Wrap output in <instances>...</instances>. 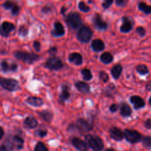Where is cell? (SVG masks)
<instances>
[{"label": "cell", "instance_id": "obj_1", "mask_svg": "<svg viewBox=\"0 0 151 151\" xmlns=\"http://www.w3.org/2000/svg\"><path fill=\"white\" fill-rule=\"evenodd\" d=\"M86 141L88 146L94 151H100L104 147L103 140L97 136L88 134L86 137Z\"/></svg>", "mask_w": 151, "mask_h": 151}, {"label": "cell", "instance_id": "obj_2", "mask_svg": "<svg viewBox=\"0 0 151 151\" xmlns=\"http://www.w3.org/2000/svg\"><path fill=\"white\" fill-rule=\"evenodd\" d=\"M14 55L18 60H22L23 62H25L27 63L31 64L33 62L37 61L40 58L39 56L34 53H29L26 52L22 51H16L14 53Z\"/></svg>", "mask_w": 151, "mask_h": 151}, {"label": "cell", "instance_id": "obj_3", "mask_svg": "<svg viewBox=\"0 0 151 151\" xmlns=\"http://www.w3.org/2000/svg\"><path fill=\"white\" fill-rule=\"evenodd\" d=\"M66 22L71 29H77L81 27L82 19L78 13L73 12V13H70L66 16Z\"/></svg>", "mask_w": 151, "mask_h": 151}, {"label": "cell", "instance_id": "obj_4", "mask_svg": "<svg viewBox=\"0 0 151 151\" xmlns=\"http://www.w3.org/2000/svg\"><path fill=\"white\" fill-rule=\"evenodd\" d=\"M0 85L4 89L10 91H16L19 88V84L18 81L11 78H0Z\"/></svg>", "mask_w": 151, "mask_h": 151}, {"label": "cell", "instance_id": "obj_5", "mask_svg": "<svg viewBox=\"0 0 151 151\" xmlns=\"http://www.w3.org/2000/svg\"><path fill=\"white\" fill-rule=\"evenodd\" d=\"M124 137L129 142L134 144L141 141L142 136L138 131H134V130L125 129L124 131Z\"/></svg>", "mask_w": 151, "mask_h": 151}, {"label": "cell", "instance_id": "obj_6", "mask_svg": "<svg viewBox=\"0 0 151 151\" xmlns=\"http://www.w3.org/2000/svg\"><path fill=\"white\" fill-rule=\"evenodd\" d=\"M92 36V31L89 27L83 26L80 29L78 34V38L83 43H87L90 41Z\"/></svg>", "mask_w": 151, "mask_h": 151}, {"label": "cell", "instance_id": "obj_7", "mask_svg": "<svg viewBox=\"0 0 151 151\" xmlns=\"http://www.w3.org/2000/svg\"><path fill=\"white\" fill-rule=\"evenodd\" d=\"M24 146V140L19 136H14L12 137L11 140L7 141V145L6 148H8L9 150H13V148H16L18 150L23 148Z\"/></svg>", "mask_w": 151, "mask_h": 151}, {"label": "cell", "instance_id": "obj_8", "mask_svg": "<svg viewBox=\"0 0 151 151\" xmlns=\"http://www.w3.org/2000/svg\"><path fill=\"white\" fill-rule=\"evenodd\" d=\"M45 66L51 70H58L63 67V63L58 58L50 57L46 61Z\"/></svg>", "mask_w": 151, "mask_h": 151}, {"label": "cell", "instance_id": "obj_9", "mask_svg": "<svg viewBox=\"0 0 151 151\" xmlns=\"http://www.w3.org/2000/svg\"><path fill=\"white\" fill-rule=\"evenodd\" d=\"M93 23L97 29L103 30V29H107L108 24L105 21L103 20L100 14H95V16L93 18Z\"/></svg>", "mask_w": 151, "mask_h": 151}, {"label": "cell", "instance_id": "obj_10", "mask_svg": "<svg viewBox=\"0 0 151 151\" xmlns=\"http://www.w3.org/2000/svg\"><path fill=\"white\" fill-rule=\"evenodd\" d=\"M77 127L82 132H88L93 128L92 125L83 119H79L77 121Z\"/></svg>", "mask_w": 151, "mask_h": 151}, {"label": "cell", "instance_id": "obj_11", "mask_svg": "<svg viewBox=\"0 0 151 151\" xmlns=\"http://www.w3.org/2000/svg\"><path fill=\"white\" fill-rule=\"evenodd\" d=\"M15 26L13 24L8 22H3L1 27L0 28V34L3 36H8L9 33L14 29Z\"/></svg>", "mask_w": 151, "mask_h": 151}, {"label": "cell", "instance_id": "obj_12", "mask_svg": "<svg viewBox=\"0 0 151 151\" xmlns=\"http://www.w3.org/2000/svg\"><path fill=\"white\" fill-rule=\"evenodd\" d=\"M130 101L134 105V107L136 110L142 109V108H144L145 106V100L142 97H139V96H132L130 98Z\"/></svg>", "mask_w": 151, "mask_h": 151}, {"label": "cell", "instance_id": "obj_13", "mask_svg": "<svg viewBox=\"0 0 151 151\" xmlns=\"http://www.w3.org/2000/svg\"><path fill=\"white\" fill-rule=\"evenodd\" d=\"M72 143L75 147L79 151H88V145L85 142L78 138H74L72 140Z\"/></svg>", "mask_w": 151, "mask_h": 151}, {"label": "cell", "instance_id": "obj_14", "mask_svg": "<svg viewBox=\"0 0 151 151\" xmlns=\"http://www.w3.org/2000/svg\"><path fill=\"white\" fill-rule=\"evenodd\" d=\"M110 136L113 139L116 141H121L124 138V133L119 128L114 127L110 130Z\"/></svg>", "mask_w": 151, "mask_h": 151}, {"label": "cell", "instance_id": "obj_15", "mask_svg": "<svg viewBox=\"0 0 151 151\" xmlns=\"http://www.w3.org/2000/svg\"><path fill=\"white\" fill-rule=\"evenodd\" d=\"M55 29L52 31V35L55 37H60L64 35L65 29L62 24L59 22H56L54 24Z\"/></svg>", "mask_w": 151, "mask_h": 151}, {"label": "cell", "instance_id": "obj_16", "mask_svg": "<svg viewBox=\"0 0 151 151\" xmlns=\"http://www.w3.org/2000/svg\"><path fill=\"white\" fill-rule=\"evenodd\" d=\"M122 21H123V24L120 27L121 32H125V33L130 32L133 28V24L131 21L127 16H124L122 18Z\"/></svg>", "mask_w": 151, "mask_h": 151}, {"label": "cell", "instance_id": "obj_17", "mask_svg": "<svg viewBox=\"0 0 151 151\" xmlns=\"http://www.w3.org/2000/svg\"><path fill=\"white\" fill-rule=\"evenodd\" d=\"M1 67L2 69L3 72H15V71L17 70L18 66L16 63H9L8 62L5 61H2L1 63Z\"/></svg>", "mask_w": 151, "mask_h": 151}, {"label": "cell", "instance_id": "obj_18", "mask_svg": "<svg viewBox=\"0 0 151 151\" xmlns=\"http://www.w3.org/2000/svg\"><path fill=\"white\" fill-rule=\"evenodd\" d=\"M69 60L71 63L75 65H81L83 63V57L81 54L78 52H74L69 55Z\"/></svg>", "mask_w": 151, "mask_h": 151}, {"label": "cell", "instance_id": "obj_19", "mask_svg": "<svg viewBox=\"0 0 151 151\" xmlns=\"http://www.w3.org/2000/svg\"><path fill=\"white\" fill-rule=\"evenodd\" d=\"M91 48L95 52L103 51L105 49V44L101 39H94L91 43Z\"/></svg>", "mask_w": 151, "mask_h": 151}, {"label": "cell", "instance_id": "obj_20", "mask_svg": "<svg viewBox=\"0 0 151 151\" xmlns=\"http://www.w3.org/2000/svg\"><path fill=\"white\" fill-rule=\"evenodd\" d=\"M75 86L78 88V90L79 91H81V93H88L90 91V87L88 83L85 82H82V81H78V82L75 83Z\"/></svg>", "mask_w": 151, "mask_h": 151}, {"label": "cell", "instance_id": "obj_21", "mask_svg": "<svg viewBox=\"0 0 151 151\" xmlns=\"http://www.w3.org/2000/svg\"><path fill=\"white\" fill-rule=\"evenodd\" d=\"M27 103L30 106H35V107H40L43 105L44 102L39 97H30L27 99Z\"/></svg>", "mask_w": 151, "mask_h": 151}, {"label": "cell", "instance_id": "obj_22", "mask_svg": "<svg viewBox=\"0 0 151 151\" xmlns=\"http://www.w3.org/2000/svg\"><path fill=\"white\" fill-rule=\"evenodd\" d=\"M120 114L124 117H127V116H131L132 114V110L127 103H122L120 107Z\"/></svg>", "mask_w": 151, "mask_h": 151}, {"label": "cell", "instance_id": "obj_23", "mask_svg": "<svg viewBox=\"0 0 151 151\" xmlns=\"http://www.w3.org/2000/svg\"><path fill=\"white\" fill-rule=\"evenodd\" d=\"M24 125L27 128L32 129V128H35V127L37 126L38 122H37V120L34 117L28 116V117L26 118V119H25Z\"/></svg>", "mask_w": 151, "mask_h": 151}, {"label": "cell", "instance_id": "obj_24", "mask_svg": "<svg viewBox=\"0 0 151 151\" xmlns=\"http://www.w3.org/2000/svg\"><path fill=\"white\" fill-rule=\"evenodd\" d=\"M138 7L139 10H141L142 12H143L145 14L148 15L151 13V5H148L144 1H141V2L139 3Z\"/></svg>", "mask_w": 151, "mask_h": 151}, {"label": "cell", "instance_id": "obj_25", "mask_svg": "<svg viewBox=\"0 0 151 151\" xmlns=\"http://www.w3.org/2000/svg\"><path fill=\"white\" fill-rule=\"evenodd\" d=\"M122 67L120 64H117L111 69V74L115 79H118L122 73Z\"/></svg>", "mask_w": 151, "mask_h": 151}, {"label": "cell", "instance_id": "obj_26", "mask_svg": "<svg viewBox=\"0 0 151 151\" xmlns=\"http://www.w3.org/2000/svg\"><path fill=\"white\" fill-rule=\"evenodd\" d=\"M100 60L105 64H109L113 60V56L109 52H104L100 56Z\"/></svg>", "mask_w": 151, "mask_h": 151}, {"label": "cell", "instance_id": "obj_27", "mask_svg": "<svg viewBox=\"0 0 151 151\" xmlns=\"http://www.w3.org/2000/svg\"><path fill=\"white\" fill-rule=\"evenodd\" d=\"M39 114L44 120L47 121V122H50V121L52 120V114L50 111H43L40 112Z\"/></svg>", "mask_w": 151, "mask_h": 151}, {"label": "cell", "instance_id": "obj_28", "mask_svg": "<svg viewBox=\"0 0 151 151\" xmlns=\"http://www.w3.org/2000/svg\"><path fill=\"white\" fill-rule=\"evenodd\" d=\"M69 97H70V93H69V87L64 86H63L61 94H60V99H61L63 101H65V100H68V99L69 98Z\"/></svg>", "mask_w": 151, "mask_h": 151}, {"label": "cell", "instance_id": "obj_29", "mask_svg": "<svg viewBox=\"0 0 151 151\" xmlns=\"http://www.w3.org/2000/svg\"><path fill=\"white\" fill-rule=\"evenodd\" d=\"M137 71L138 72V73L140 74L141 75H145L149 73L148 68H147L145 65L143 64L138 65V66H137Z\"/></svg>", "mask_w": 151, "mask_h": 151}, {"label": "cell", "instance_id": "obj_30", "mask_svg": "<svg viewBox=\"0 0 151 151\" xmlns=\"http://www.w3.org/2000/svg\"><path fill=\"white\" fill-rule=\"evenodd\" d=\"M142 142L144 147L147 150H151V137H144Z\"/></svg>", "mask_w": 151, "mask_h": 151}, {"label": "cell", "instance_id": "obj_31", "mask_svg": "<svg viewBox=\"0 0 151 151\" xmlns=\"http://www.w3.org/2000/svg\"><path fill=\"white\" fill-rule=\"evenodd\" d=\"M81 74L83 75V78L86 81H90L92 78V75H91V71L88 69H83L81 71Z\"/></svg>", "mask_w": 151, "mask_h": 151}, {"label": "cell", "instance_id": "obj_32", "mask_svg": "<svg viewBox=\"0 0 151 151\" xmlns=\"http://www.w3.org/2000/svg\"><path fill=\"white\" fill-rule=\"evenodd\" d=\"M78 7H79L80 10H81L82 12H84V13H87L90 10V7L84 2L83 1H81L78 4Z\"/></svg>", "mask_w": 151, "mask_h": 151}, {"label": "cell", "instance_id": "obj_33", "mask_svg": "<svg viewBox=\"0 0 151 151\" xmlns=\"http://www.w3.org/2000/svg\"><path fill=\"white\" fill-rule=\"evenodd\" d=\"M34 151H48V149L45 146V145L42 142H38L36 145Z\"/></svg>", "mask_w": 151, "mask_h": 151}, {"label": "cell", "instance_id": "obj_34", "mask_svg": "<svg viewBox=\"0 0 151 151\" xmlns=\"http://www.w3.org/2000/svg\"><path fill=\"white\" fill-rule=\"evenodd\" d=\"M15 3L13 2L12 1H10V0H7V1H4V3H3L2 4V7H4V8L7 9V10H10V9L12 8V7L13 6V4H14Z\"/></svg>", "mask_w": 151, "mask_h": 151}, {"label": "cell", "instance_id": "obj_35", "mask_svg": "<svg viewBox=\"0 0 151 151\" xmlns=\"http://www.w3.org/2000/svg\"><path fill=\"white\" fill-rule=\"evenodd\" d=\"M19 10H20V8H19V6L17 4H16V3L13 4V6L12 7V8L10 9L12 14H13V16H16V15L19 14Z\"/></svg>", "mask_w": 151, "mask_h": 151}, {"label": "cell", "instance_id": "obj_36", "mask_svg": "<svg viewBox=\"0 0 151 151\" xmlns=\"http://www.w3.org/2000/svg\"><path fill=\"white\" fill-rule=\"evenodd\" d=\"M100 78L103 81L104 83L107 82L109 80V75L106 72H100Z\"/></svg>", "mask_w": 151, "mask_h": 151}, {"label": "cell", "instance_id": "obj_37", "mask_svg": "<svg viewBox=\"0 0 151 151\" xmlns=\"http://www.w3.org/2000/svg\"><path fill=\"white\" fill-rule=\"evenodd\" d=\"M137 32L139 34V35H140V36L143 37L146 34V30L145 29L144 27H138L137 28Z\"/></svg>", "mask_w": 151, "mask_h": 151}, {"label": "cell", "instance_id": "obj_38", "mask_svg": "<svg viewBox=\"0 0 151 151\" xmlns=\"http://www.w3.org/2000/svg\"><path fill=\"white\" fill-rule=\"evenodd\" d=\"M114 0H103V7L104 9H108L113 3Z\"/></svg>", "mask_w": 151, "mask_h": 151}, {"label": "cell", "instance_id": "obj_39", "mask_svg": "<svg viewBox=\"0 0 151 151\" xmlns=\"http://www.w3.org/2000/svg\"><path fill=\"white\" fill-rule=\"evenodd\" d=\"M27 32H28V30L24 26L21 27L20 29H19V33H20L21 35H22V36H25V35H27Z\"/></svg>", "mask_w": 151, "mask_h": 151}, {"label": "cell", "instance_id": "obj_40", "mask_svg": "<svg viewBox=\"0 0 151 151\" xmlns=\"http://www.w3.org/2000/svg\"><path fill=\"white\" fill-rule=\"evenodd\" d=\"M116 4L119 7H123V6L126 5L127 0H116Z\"/></svg>", "mask_w": 151, "mask_h": 151}, {"label": "cell", "instance_id": "obj_41", "mask_svg": "<svg viewBox=\"0 0 151 151\" xmlns=\"http://www.w3.org/2000/svg\"><path fill=\"white\" fill-rule=\"evenodd\" d=\"M33 47L35 50V51H40V50H41V44H40V42L35 41V42L33 43Z\"/></svg>", "mask_w": 151, "mask_h": 151}, {"label": "cell", "instance_id": "obj_42", "mask_svg": "<svg viewBox=\"0 0 151 151\" xmlns=\"http://www.w3.org/2000/svg\"><path fill=\"white\" fill-rule=\"evenodd\" d=\"M145 127L147 129H151V119H148L144 122Z\"/></svg>", "mask_w": 151, "mask_h": 151}, {"label": "cell", "instance_id": "obj_43", "mask_svg": "<svg viewBox=\"0 0 151 151\" xmlns=\"http://www.w3.org/2000/svg\"><path fill=\"white\" fill-rule=\"evenodd\" d=\"M37 134H38V135L40 137H45L46 135H47V131H45V130H44V131L41 130V131H38Z\"/></svg>", "mask_w": 151, "mask_h": 151}, {"label": "cell", "instance_id": "obj_44", "mask_svg": "<svg viewBox=\"0 0 151 151\" xmlns=\"http://www.w3.org/2000/svg\"><path fill=\"white\" fill-rule=\"evenodd\" d=\"M51 10H52L51 6H49V5L45 6V7L42 9V11L44 12V13H48V12L51 11Z\"/></svg>", "mask_w": 151, "mask_h": 151}, {"label": "cell", "instance_id": "obj_45", "mask_svg": "<svg viewBox=\"0 0 151 151\" xmlns=\"http://www.w3.org/2000/svg\"><path fill=\"white\" fill-rule=\"evenodd\" d=\"M117 109H118L117 105L113 104V105H111V107H110V111H111V112H115V111H116V110H117Z\"/></svg>", "mask_w": 151, "mask_h": 151}, {"label": "cell", "instance_id": "obj_46", "mask_svg": "<svg viewBox=\"0 0 151 151\" xmlns=\"http://www.w3.org/2000/svg\"><path fill=\"white\" fill-rule=\"evenodd\" d=\"M146 89L148 91H151V81H149L147 84H146Z\"/></svg>", "mask_w": 151, "mask_h": 151}, {"label": "cell", "instance_id": "obj_47", "mask_svg": "<svg viewBox=\"0 0 151 151\" xmlns=\"http://www.w3.org/2000/svg\"><path fill=\"white\" fill-rule=\"evenodd\" d=\"M3 136H4V131H3V129L1 127H0V140L2 139Z\"/></svg>", "mask_w": 151, "mask_h": 151}, {"label": "cell", "instance_id": "obj_48", "mask_svg": "<svg viewBox=\"0 0 151 151\" xmlns=\"http://www.w3.org/2000/svg\"><path fill=\"white\" fill-rule=\"evenodd\" d=\"M66 11V7H64V6H63V7H62L61 10H60V13H61L63 15H65V12Z\"/></svg>", "mask_w": 151, "mask_h": 151}, {"label": "cell", "instance_id": "obj_49", "mask_svg": "<svg viewBox=\"0 0 151 151\" xmlns=\"http://www.w3.org/2000/svg\"><path fill=\"white\" fill-rule=\"evenodd\" d=\"M0 151H7V148L5 147V146H1V147H0Z\"/></svg>", "mask_w": 151, "mask_h": 151}, {"label": "cell", "instance_id": "obj_50", "mask_svg": "<svg viewBox=\"0 0 151 151\" xmlns=\"http://www.w3.org/2000/svg\"><path fill=\"white\" fill-rule=\"evenodd\" d=\"M105 151H115L114 149H111V148H109V149H106Z\"/></svg>", "mask_w": 151, "mask_h": 151}, {"label": "cell", "instance_id": "obj_51", "mask_svg": "<svg viewBox=\"0 0 151 151\" xmlns=\"http://www.w3.org/2000/svg\"><path fill=\"white\" fill-rule=\"evenodd\" d=\"M149 105L151 106V97H150V99H149Z\"/></svg>", "mask_w": 151, "mask_h": 151}]
</instances>
